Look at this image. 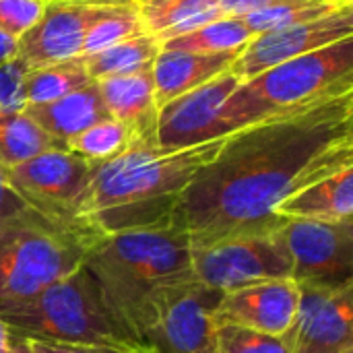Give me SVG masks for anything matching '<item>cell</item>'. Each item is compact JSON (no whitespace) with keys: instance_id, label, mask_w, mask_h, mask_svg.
<instances>
[{"instance_id":"cell-37","label":"cell","mask_w":353,"mask_h":353,"mask_svg":"<svg viewBox=\"0 0 353 353\" xmlns=\"http://www.w3.org/2000/svg\"><path fill=\"white\" fill-rule=\"evenodd\" d=\"M339 353H353V345H347V347H343Z\"/></svg>"},{"instance_id":"cell-24","label":"cell","mask_w":353,"mask_h":353,"mask_svg":"<svg viewBox=\"0 0 353 353\" xmlns=\"http://www.w3.org/2000/svg\"><path fill=\"white\" fill-rule=\"evenodd\" d=\"M62 147L25 110L0 114V163L8 170L35 155Z\"/></svg>"},{"instance_id":"cell-2","label":"cell","mask_w":353,"mask_h":353,"mask_svg":"<svg viewBox=\"0 0 353 353\" xmlns=\"http://www.w3.org/2000/svg\"><path fill=\"white\" fill-rule=\"evenodd\" d=\"M225 139L184 149L137 145L110 161L95 163L79 203V223L97 238L172 225L184 188Z\"/></svg>"},{"instance_id":"cell-1","label":"cell","mask_w":353,"mask_h":353,"mask_svg":"<svg viewBox=\"0 0 353 353\" xmlns=\"http://www.w3.org/2000/svg\"><path fill=\"white\" fill-rule=\"evenodd\" d=\"M353 163V91L230 134L184 188L172 223L201 248L277 230V209Z\"/></svg>"},{"instance_id":"cell-5","label":"cell","mask_w":353,"mask_h":353,"mask_svg":"<svg viewBox=\"0 0 353 353\" xmlns=\"http://www.w3.org/2000/svg\"><path fill=\"white\" fill-rule=\"evenodd\" d=\"M99 240L35 209L0 221V310L79 271Z\"/></svg>"},{"instance_id":"cell-19","label":"cell","mask_w":353,"mask_h":353,"mask_svg":"<svg viewBox=\"0 0 353 353\" xmlns=\"http://www.w3.org/2000/svg\"><path fill=\"white\" fill-rule=\"evenodd\" d=\"M25 112L62 147L70 137L79 134L81 130L103 118H110L95 81L54 101L27 105Z\"/></svg>"},{"instance_id":"cell-3","label":"cell","mask_w":353,"mask_h":353,"mask_svg":"<svg viewBox=\"0 0 353 353\" xmlns=\"http://www.w3.org/2000/svg\"><path fill=\"white\" fill-rule=\"evenodd\" d=\"M83 267L108 312L139 343L153 327L163 298L194 279L190 238L174 223L101 238L87 252Z\"/></svg>"},{"instance_id":"cell-13","label":"cell","mask_w":353,"mask_h":353,"mask_svg":"<svg viewBox=\"0 0 353 353\" xmlns=\"http://www.w3.org/2000/svg\"><path fill=\"white\" fill-rule=\"evenodd\" d=\"M300 300L283 337L292 353H339L353 345V285H298Z\"/></svg>"},{"instance_id":"cell-28","label":"cell","mask_w":353,"mask_h":353,"mask_svg":"<svg viewBox=\"0 0 353 353\" xmlns=\"http://www.w3.org/2000/svg\"><path fill=\"white\" fill-rule=\"evenodd\" d=\"M215 353H292L283 337L265 335L238 325L217 327Z\"/></svg>"},{"instance_id":"cell-4","label":"cell","mask_w":353,"mask_h":353,"mask_svg":"<svg viewBox=\"0 0 353 353\" xmlns=\"http://www.w3.org/2000/svg\"><path fill=\"white\" fill-rule=\"evenodd\" d=\"M352 91L353 37H347L242 81L223 105V122L234 134L267 118Z\"/></svg>"},{"instance_id":"cell-22","label":"cell","mask_w":353,"mask_h":353,"mask_svg":"<svg viewBox=\"0 0 353 353\" xmlns=\"http://www.w3.org/2000/svg\"><path fill=\"white\" fill-rule=\"evenodd\" d=\"M252 37L254 33L248 29L242 17L225 14L184 35L163 41L161 48L180 50V52H199V54H228V52H242Z\"/></svg>"},{"instance_id":"cell-27","label":"cell","mask_w":353,"mask_h":353,"mask_svg":"<svg viewBox=\"0 0 353 353\" xmlns=\"http://www.w3.org/2000/svg\"><path fill=\"white\" fill-rule=\"evenodd\" d=\"M350 4H353V0H298V2L281 4V6L263 8V10L244 14L242 19L248 25V29L254 35H259V33H265V31H271L277 27H288V25L325 17V14L335 12Z\"/></svg>"},{"instance_id":"cell-16","label":"cell","mask_w":353,"mask_h":353,"mask_svg":"<svg viewBox=\"0 0 353 353\" xmlns=\"http://www.w3.org/2000/svg\"><path fill=\"white\" fill-rule=\"evenodd\" d=\"M151 66L95 81L108 116L124 122L134 132L139 145H157L159 108Z\"/></svg>"},{"instance_id":"cell-18","label":"cell","mask_w":353,"mask_h":353,"mask_svg":"<svg viewBox=\"0 0 353 353\" xmlns=\"http://www.w3.org/2000/svg\"><path fill=\"white\" fill-rule=\"evenodd\" d=\"M281 219H353V163L290 196L275 213Z\"/></svg>"},{"instance_id":"cell-17","label":"cell","mask_w":353,"mask_h":353,"mask_svg":"<svg viewBox=\"0 0 353 353\" xmlns=\"http://www.w3.org/2000/svg\"><path fill=\"white\" fill-rule=\"evenodd\" d=\"M238 54H199L161 48L151 66L157 108L232 70Z\"/></svg>"},{"instance_id":"cell-35","label":"cell","mask_w":353,"mask_h":353,"mask_svg":"<svg viewBox=\"0 0 353 353\" xmlns=\"http://www.w3.org/2000/svg\"><path fill=\"white\" fill-rule=\"evenodd\" d=\"M10 350H12V335L4 325V321L0 319V353H10Z\"/></svg>"},{"instance_id":"cell-31","label":"cell","mask_w":353,"mask_h":353,"mask_svg":"<svg viewBox=\"0 0 353 353\" xmlns=\"http://www.w3.org/2000/svg\"><path fill=\"white\" fill-rule=\"evenodd\" d=\"M23 343H27V347L35 353H153L147 345L112 347V345H66V343H41V341H23Z\"/></svg>"},{"instance_id":"cell-30","label":"cell","mask_w":353,"mask_h":353,"mask_svg":"<svg viewBox=\"0 0 353 353\" xmlns=\"http://www.w3.org/2000/svg\"><path fill=\"white\" fill-rule=\"evenodd\" d=\"M27 66L14 58L0 66V114L25 110L23 95V74Z\"/></svg>"},{"instance_id":"cell-7","label":"cell","mask_w":353,"mask_h":353,"mask_svg":"<svg viewBox=\"0 0 353 353\" xmlns=\"http://www.w3.org/2000/svg\"><path fill=\"white\" fill-rule=\"evenodd\" d=\"M192 273L199 283L221 294L261 281L292 279V256L281 225L192 248Z\"/></svg>"},{"instance_id":"cell-15","label":"cell","mask_w":353,"mask_h":353,"mask_svg":"<svg viewBox=\"0 0 353 353\" xmlns=\"http://www.w3.org/2000/svg\"><path fill=\"white\" fill-rule=\"evenodd\" d=\"M300 288L294 279L252 283L221 296L217 325H238L265 335L285 337L298 312Z\"/></svg>"},{"instance_id":"cell-20","label":"cell","mask_w":353,"mask_h":353,"mask_svg":"<svg viewBox=\"0 0 353 353\" xmlns=\"http://www.w3.org/2000/svg\"><path fill=\"white\" fill-rule=\"evenodd\" d=\"M143 27L161 43L225 17L217 0H134Z\"/></svg>"},{"instance_id":"cell-33","label":"cell","mask_w":353,"mask_h":353,"mask_svg":"<svg viewBox=\"0 0 353 353\" xmlns=\"http://www.w3.org/2000/svg\"><path fill=\"white\" fill-rule=\"evenodd\" d=\"M290 2H298V0H217L219 8L223 14L230 17H244L263 8H271V6H281V4H290Z\"/></svg>"},{"instance_id":"cell-6","label":"cell","mask_w":353,"mask_h":353,"mask_svg":"<svg viewBox=\"0 0 353 353\" xmlns=\"http://www.w3.org/2000/svg\"><path fill=\"white\" fill-rule=\"evenodd\" d=\"M0 319L10 335L21 341L112 347L143 345L130 339L108 312L85 267L37 296L2 308Z\"/></svg>"},{"instance_id":"cell-10","label":"cell","mask_w":353,"mask_h":353,"mask_svg":"<svg viewBox=\"0 0 353 353\" xmlns=\"http://www.w3.org/2000/svg\"><path fill=\"white\" fill-rule=\"evenodd\" d=\"M221 296L196 279L174 288L143 343L153 353H215L219 327L215 308Z\"/></svg>"},{"instance_id":"cell-8","label":"cell","mask_w":353,"mask_h":353,"mask_svg":"<svg viewBox=\"0 0 353 353\" xmlns=\"http://www.w3.org/2000/svg\"><path fill=\"white\" fill-rule=\"evenodd\" d=\"M93 168V161L66 151L64 147H54L25 163L8 168V178L29 207L54 221L85 230L77 219V211Z\"/></svg>"},{"instance_id":"cell-12","label":"cell","mask_w":353,"mask_h":353,"mask_svg":"<svg viewBox=\"0 0 353 353\" xmlns=\"http://www.w3.org/2000/svg\"><path fill=\"white\" fill-rule=\"evenodd\" d=\"M240 83L228 70L161 105L157 112V145L163 149H184L230 137L223 122V105Z\"/></svg>"},{"instance_id":"cell-11","label":"cell","mask_w":353,"mask_h":353,"mask_svg":"<svg viewBox=\"0 0 353 353\" xmlns=\"http://www.w3.org/2000/svg\"><path fill=\"white\" fill-rule=\"evenodd\" d=\"M353 37V4L325 17L259 33L238 54L232 72L248 81L271 66Z\"/></svg>"},{"instance_id":"cell-34","label":"cell","mask_w":353,"mask_h":353,"mask_svg":"<svg viewBox=\"0 0 353 353\" xmlns=\"http://www.w3.org/2000/svg\"><path fill=\"white\" fill-rule=\"evenodd\" d=\"M17 58V39L0 29V66Z\"/></svg>"},{"instance_id":"cell-26","label":"cell","mask_w":353,"mask_h":353,"mask_svg":"<svg viewBox=\"0 0 353 353\" xmlns=\"http://www.w3.org/2000/svg\"><path fill=\"white\" fill-rule=\"evenodd\" d=\"M143 31H145L143 19L139 14L134 0H110L105 8L97 14V19L91 23L83 41L81 56L95 54L103 48L134 37Z\"/></svg>"},{"instance_id":"cell-32","label":"cell","mask_w":353,"mask_h":353,"mask_svg":"<svg viewBox=\"0 0 353 353\" xmlns=\"http://www.w3.org/2000/svg\"><path fill=\"white\" fill-rule=\"evenodd\" d=\"M33 207L27 205V201L14 190L8 178V170L0 163V221L17 217Z\"/></svg>"},{"instance_id":"cell-14","label":"cell","mask_w":353,"mask_h":353,"mask_svg":"<svg viewBox=\"0 0 353 353\" xmlns=\"http://www.w3.org/2000/svg\"><path fill=\"white\" fill-rule=\"evenodd\" d=\"M108 2L50 0L39 21L17 39V58L27 68L79 58L91 23Z\"/></svg>"},{"instance_id":"cell-36","label":"cell","mask_w":353,"mask_h":353,"mask_svg":"<svg viewBox=\"0 0 353 353\" xmlns=\"http://www.w3.org/2000/svg\"><path fill=\"white\" fill-rule=\"evenodd\" d=\"M10 353H35V352H31V350L27 347V343H23V341H19V339H14V337H12V350H10Z\"/></svg>"},{"instance_id":"cell-29","label":"cell","mask_w":353,"mask_h":353,"mask_svg":"<svg viewBox=\"0 0 353 353\" xmlns=\"http://www.w3.org/2000/svg\"><path fill=\"white\" fill-rule=\"evenodd\" d=\"M50 0H0V29L19 39L43 14Z\"/></svg>"},{"instance_id":"cell-25","label":"cell","mask_w":353,"mask_h":353,"mask_svg":"<svg viewBox=\"0 0 353 353\" xmlns=\"http://www.w3.org/2000/svg\"><path fill=\"white\" fill-rule=\"evenodd\" d=\"M134 132L120 120L103 118L64 143V149L93 163L110 161L137 147Z\"/></svg>"},{"instance_id":"cell-21","label":"cell","mask_w":353,"mask_h":353,"mask_svg":"<svg viewBox=\"0 0 353 353\" xmlns=\"http://www.w3.org/2000/svg\"><path fill=\"white\" fill-rule=\"evenodd\" d=\"M159 50H161V41L155 35L143 31L134 37H128L110 48H103L95 54L81 56V60L91 81H101L108 77H116V74L151 66Z\"/></svg>"},{"instance_id":"cell-9","label":"cell","mask_w":353,"mask_h":353,"mask_svg":"<svg viewBox=\"0 0 353 353\" xmlns=\"http://www.w3.org/2000/svg\"><path fill=\"white\" fill-rule=\"evenodd\" d=\"M281 232L298 285H353V219H283Z\"/></svg>"},{"instance_id":"cell-23","label":"cell","mask_w":353,"mask_h":353,"mask_svg":"<svg viewBox=\"0 0 353 353\" xmlns=\"http://www.w3.org/2000/svg\"><path fill=\"white\" fill-rule=\"evenodd\" d=\"M93 83L81 56L72 60L52 62L27 68L23 74V95L25 108L54 101L70 91H77Z\"/></svg>"}]
</instances>
